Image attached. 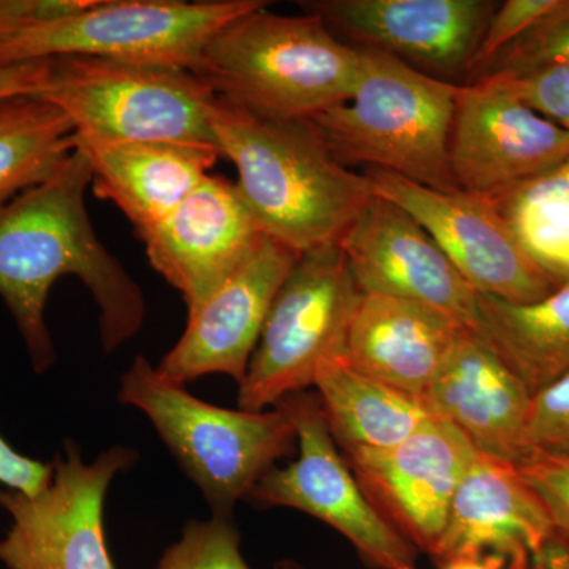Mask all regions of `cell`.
I'll return each mask as SVG.
<instances>
[{
  "mask_svg": "<svg viewBox=\"0 0 569 569\" xmlns=\"http://www.w3.org/2000/svg\"><path fill=\"white\" fill-rule=\"evenodd\" d=\"M48 61L0 67V104L20 97H39L47 81Z\"/></svg>",
  "mask_w": 569,
  "mask_h": 569,
  "instance_id": "obj_34",
  "label": "cell"
},
{
  "mask_svg": "<svg viewBox=\"0 0 569 569\" xmlns=\"http://www.w3.org/2000/svg\"><path fill=\"white\" fill-rule=\"evenodd\" d=\"M261 236L236 182L209 174L141 241L149 263L190 312L233 274Z\"/></svg>",
  "mask_w": 569,
  "mask_h": 569,
  "instance_id": "obj_18",
  "label": "cell"
},
{
  "mask_svg": "<svg viewBox=\"0 0 569 569\" xmlns=\"http://www.w3.org/2000/svg\"><path fill=\"white\" fill-rule=\"evenodd\" d=\"M93 193L121 209L142 238L167 219L219 162L213 146L170 141L77 142Z\"/></svg>",
  "mask_w": 569,
  "mask_h": 569,
  "instance_id": "obj_21",
  "label": "cell"
},
{
  "mask_svg": "<svg viewBox=\"0 0 569 569\" xmlns=\"http://www.w3.org/2000/svg\"><path fill=\"white\" fill-rule=\"evenodd\" d=\"M361 295L339 244L299 254L239 383V408L269 410L313 387L320 366L343 355Z\"/></svg>",
  "mask_w": 569,
  "mask_h": 569,
  "instance_id": "obj_8",
  "label": "cell"
},
{
  "mask_svg": "<svg viewBox=\"0 0 569 569\" xmlns=\"http://www.w3.org/2000/svg\"><path fill=\"white\" fill-rule=\"evenodd\" d=\"M74 151L66 114L39 97L0 104V206L50 178Z\"/></svg>",
  "mask_w": 569,
  "mask_h": 569,
  "instance_id": "obj_24",
  "label": "cell"
},
{
  "mask_svg": "<svg viewBox=\"0 0 569 569\" xmlns=\"http://www.w3.org/2000/svg\"><path fill=\"white\" fill-rule=\"evenodd\" d=\"M449 159L459 190L497 203L569 159V133L485 77L459 86Z\"/></svg>",
  "mask_w": 569,
  "mask_h": 569,
  "instance_id": "obj_12",
  "label": "cell"
},
{
  "mask_svg": "<svg viewBox=\"0 0 569 569\" xmlns=\"http://www.w3.org/2000/svg\"><path fill=\"white\" fill-rule=\"evenodd\" d=\"M529 389L471 331L445 359L426 403L481 455L519 466L531 455Z\"/></svg>",
  "mask_w": 569,
  "mask_h": 569,
  "instance_id": "obj_19",
  "label": "cell"
},
{
  "mask_svg": "<svg viewBox=\"0 0 569 569\" xmlns=\"http://www.w3.org/2000/svg\"><path fill=\"white\" fill-rule=\"evenodd\" d=\"M272 569H306L302 565H299L298 561L295 560H280L277 561L274 568Z\"/></svg>",
  "mask_w": 569,
  "mask_h": 569,
  "instance_id": "obj_36",
  "label": "cell"
},
{
  "mask_svg": "<svg viewBox=\"0 0 569 569\" xmlns=\"http://www.w3.org/2000/svg\"><path fill=\"white\" fill-rule=\"evenodd\" d=\"M440 569H503L497 561L477 559V557H460V559L445 561Z\"/></svg>",
  "mask_w": 569,
  "mask_h": 569,
  "instance_id": "obj_35",
  "label": "cell"
},
{
  "mask_svg": "<svg viewBox=\"0 0 569 569\" xmlns=\"http://www.w3.org/2000/svg\"><path fill=\"white\" fill-rule=\"evenodd\" d=\"M313 387L340 452L396 447L437 418L426 400L359 372L342 355L320 366Z\"/></svg>",
  "mask_w": 569,
  "mask_h": 569,
  "instance_id": "obj_22",
  "label": "cell"
},
{
  "mask_svg": "<svg viewBox=\"0 0 569 569\" xmlns=\"http://www.w3.org/2000/svg\"><path fill=\"white\" fill-rule=\"evenodd\" d=\"M268 9L220 29L193 73L223 102L272 121H312L347 102L361 74V51L317 14Z\"/></svg>",
  "mask_w": 569,
  "mask_h": 569,
  "instance_id": "obj_3",
  "label": "cell"
},
{
  "mask_svg": "<svg viewBox=\"0 0 569 569\" xmlns=\"http://www.w3.org/2000/svg\"><path fill=\"white\" fill-rule=\"evenodd\" d=\"M298 257L261 236L233 274L187 312L186 331L157 366L160 376L183 387L213 373L241 383L272 302Z\"/></svg>",
  "mask_w": 569,
  "mask_h": 569,
  "instance_id": "obj_16",
  "label": "cell"
},
{
  "mask_svg": "<svg viewBox=\"0 0 569 569\" xmlns=\"http://www.w3.org/2000/svg\"><path fill=\"white\" fill-rule=\"evenodd\" d=\"M518 468L548 511L556 533L569 542V458L531 452Z\"/></svg>",
  "mask_w": 569,
  "mask_h": 569,
  "instance_id": "obj_31",
  "label": "cell"
},
{
  "mask_svg": "<svg viewBox=\"0 0 569 569\" xmlns=\"http://www.w3.org/2000/svg\"><path fill=\"white\" fill-rule=\"evenodd\" d=\"M277 406L290 415L298 458L272 467L246 501L260 508H291L312 516L353 546L366 567L419 569V552L378 515L329 429L317 392L284 397Z\"/></svg>",
  "mask_w": 569,
  "mask_h": 569,
  "instance_id": "obj_9",
  "label": "cell"
},
{
  "mask_svg": "<svg viewBox=\"0 0 569 569\" xmlns=\"http://www.w3.org/2000/svg\"><path fill=\"white\" fill-rule=\"evenodd\" d=\"M550 62H569V0L501 51L482 77L519 73Z\"/></svg>",
  "mask_w": 569,
  "mask_h": 569,
  "instance_id": "obj_26",
  "label": "cell"
},
{
  "mask_svg": "<svg viewBox=\"0 0 569 569\" xmlns=\"http://www.w3.org/2000/svg\"><path fill=\"white\" fill-rule=\"evenodd\" d=\"M138 460L132 448L112 447L86 463L67 441L52 460V478L37 496L0 488L10 527L0 539L7 569H118L104 538V497L112 479Z\"/></svg>",
  "mask_w": 569,
  "mask_h": 569,
  "instance_id": "obj_10",
  "label": "cell"
},
{
  "mask_svg": "<svg viewBox=\"0 0 569 569\" xmlns=\"http://www.w3.org/2000/svg\"><path fill=\"white\" fill-rule=\"evenodd\" d=\"M377 197L410 213L481 295L511 302L546 298L557 284L488 198L440 192L387 171L366 170Z\"/></svg>",
  "mask_w": 569,
  "mask_h": 569,
  "instance_id": "obj_11",
  "label": "cell"
},
{
  "mask_svg": "<svg viewBox=\"0 0 569 569\" xmlns=\"http://www.w3.org/2000/svg\"><path fill=\"white\" fill-rule=\"evenodd\" d=\"M561 2L563 0H507L498 3L486 24L462 84L479 80L501 51L559 9Z\"/></svg>",
  "mask_w": 569,
  "mask_h": 569,
  "instance_id": "obj_28",
  "label": "cell"
},
{
  "mask_svg": "<svg viewBox=\"0 0 569 569\" xmlns=\"http://www.w3.org/2000/svg\"><path fill=\"white\" fill-rule=\"evenodd\" d=\"M118 397L151 419L212 516L231 518L234 505L298 448L293 421L283 407L246 411L211 406L160 376L141 355L123 373Z\"/></svg>",
  "mask_w": 569,
  "mask_h": 569,
  "instance_id": "obj_5",
  "label": "cell"
},
{
  "mask_svg": "<svg viewBox=\"0 0 569 569\" xmlns=\"http://www.w3.org/2000/svg\"><path fill=\"white\" fill-rule=\"evenodd\" d=\"M460 557L493 560L503 569H569V542L556 533L518 466L478 452L452 498L433 560Z\"/></svg>",
  "mask_w": 569,
  "mask_h": 569,
  "instance_id": "obj_14",
  "label": "cell"
},
{
  "mask_svg": "<svg viewBox=\"0 0 569 569\" xmlns=\"http://www.w3.org/2000/svg\"><path fill=\"white\" fill-rule=\"evenodd\" d=\"M455 318L408 299L361 295L348 326L343 358L359 372L425 400L463 332Z\"/></svg>",
  "mask_w": 569,
  "mask_h": 569,
  "instance_id": "obj_20",
  "label": "cell"
},
{
  "mask_svg": "<svg viewBox=\"0 0 569 569\" xmlns=\"http://www.w3.org/2000/svg\"><path fill=\"white\" fill-rule=\"evenodd\" d=\"M508 222L553 283L569 284V209L516 213Z\"/></svg>",
  "mask_w": 569,
  "mask_h": 569,
  "instance_id": "obj_27",
  "label": "cell"
},
{
  "mask_svg": "<svg viewBox=\"0 0 569 569\" xmlns=\"http://www.w3.org/2000/svg\"><path fill=\"white\" fill-rule=\"evenodd\" d=\"M269 6L264 0H89L0 43V67L84 56L193 71L220 29Z\"/></svg>",
  "mask_w": 569,
  "mask_h": 569,
  "instance_id": "obj_7",
  "label": "cell"
},
{
  "mask_svg": "<svg viewBox=\"0 0 569 569\" xmlns=\"http://www.w3.org/2000/svg\"><path fill=\"white\" fill-rule=\"evenodd\" d=\"M212 129L261 233L299 254L339 244L377 197L365 173L337 162L312 121L258 118L217 97Z\"/></svg>",
  "mask_w": 569,
  "mask_h": 569,
  "instance_id": "obj_2",
  "label": "cell"
},
{
  "mask_svg": "<svg viewBox=\"0 0 569 569\" xmlns=\"http://www.w3.org/2000/svg\"><path fill=\"white\" fill-rule=\"evenodd\" d=\"M339 246L361 293L421 302L477 328L478 291L400 206L373 198Z\"/></svg>",
  "mask_w": 569,
  "mask_h": 569,
  "instance_id": "obj_17",
  "label": "cell"
},
{
  "mask_svg": "<svg viewBox=\"0 0 569 569\" xmlns=\"http://www.w3.org/2000/svg\"><path fill=\"white\" fill-rule=\"evenodd\" d=\"M156 569H252L241 550V533L231 518L189 520L181 539L164 550Z\"/></svg>",
  "mask_w": 569,
  "mask_h": 569,
  "instance_id": "obj_25",
  "label": "cell"
},
{
  "mask_svg": "<svg viewBox=\"0 0 569 569\" xmlns=\"http://www.w3.org/2000/svg\"><path fill=\"white\" fill-rule=\"evenodd\" d=\"M91 183L88 159L74 149L50 178L0 206V298L39 376L56 362L44 312L62 277H78L91 291L104 353L133 339L144 321L140 284L93 230L86 204Z\"/></svg>",
  "mask_w": 569,
  "mask_h": 569,
  "instance_id": "obj_1",
  "label": "cell"
},
{
  "mask_svg": "<svg viewBox=\"0 0 569 569\" xmlns=\"http://www.w3.org/2000/svg\"><path fill=\"white\" fill-rule=\"evenodd\" d=\"M340 40L361 50L392 56L447 81L463 74L486 24L496 11L492 0H305ZM343 40V41H346Z\"/></svg>",
  "mask_w": 569,
  "mask_h": 569,
  "instance_id": "obj_15",
  "label": "cell"
},
{
  "mask_svg": "<svg viewBox=\"0 0 569 569\" xmlns=\"http://www.w3.org/2000/svg\"><path fill=\"white\" fill-rule=\"evenodd\" d=\"M489 77L503 78L531 110L569 133V62H550L519 73Z\"/></svg>",
  "mask_w": 569,
  "mask_h": 569,
  "instance_id": "obj_29",
  "label": "cell"
},
{
  "mask_svg": "<svg viewBox=\"0 0 569 569\" xmlns=\"http://www.w3.org/2000/svg\"><path fill=\"white\" fill-rule=\"evenodd\" d=\"M531 451L569 458V372L531 397Z\"/></svg>",
  "mask_w": 569,
  "mask_h": 569,
  "instance_id": "obj_30",
  "label": "cell"
},
{
  "mask_svg": "<svg viewBox=\"0 0 569 569\" xmlns=\"http://www.w3.org/2000/svg\"><path fill=\"white\" fill-rule=\"evenodd\" d=\"M342 455L378 515L419 553L436 559L452 498L477 449L436 418L396 447Z\"/></svg>",
  "mask_w": 569,
  "mask_h": 569,
  "instance_id": "obj_13",
  "label": "cell"
},
{
  "mask_svg": "<svg viewBox=\"0 0 569 569\" xmlns=\"http://www.w3.org/2000/svg\"><path fill=\"white\" fill-rule=\"evenodd\" d=\"M496 204L507 219L516 213L538 209H569V159L541 178L520 187L503 200L497 201Z\"/></svg>",
  "mask_w": 569,
  "mask_h": 569,
  "instance_id": "obj_32",
  "label": "cell"
},
{
  "mask_svg": "<svg viewBox=\"0 0 569 569\" xmlns=\"http://www.w3.org/2000/svg\"><path fill=\"white\" fill-rule=\"evenodd\" d=\"M47 61L39 99L69 118L74 144L170 141L217 148V96L192 70L84 56Z\"/></svg>",
  "mask_w": 569,
  "mask_h": 569,
  "instance_id": "obj_6",
  "label": "cell"
},
{
  "mask_svg": "<svg viewBox=\"0 0 569 569\" xmlns=\"http://www.w3.org/2000/svg\"><path fill=\"white\" fill-rule=\"evenodd\" d=\"M347 102L312 119L347 168L387 171L440 192H458L449 159L459 82L445 81L373 50Z\"/></svg>",
  "mask_w": 569,
  "mask_h": 569,
  "instance_id": "obj_4",
  "label": "cell"
},
{
  "mask_svg": "<svg viewBox=\"0 0 569 569\" xmlns=\"http://www.w3.org/2000/svg\"><path fill=\"white\" fill-rule=\"evenodd\" d=\"M52 478V462L28 458L0 436V486L24 496H37Z\"/></svg>",
  "mask_w": 569,
  "mask_h": 569,
  "instance_id": "obj_33",
  "label": "cell"
},
{
  "mask_svg": "<svg viewBox=\"0 0 569 569\" xmlns=\"http://www.w3.org/2000/svg\"><path fill=\"white\" fill-rule=\"evenodd\" d=\"M473 335L537 395L569 372V284L531 302L479 293Z\"/></svg>",
  "mask_w": 569,
  "mask_h": 569,
  "instance_id": "obj_23",
  "label": "cell"
}]
</instances>
